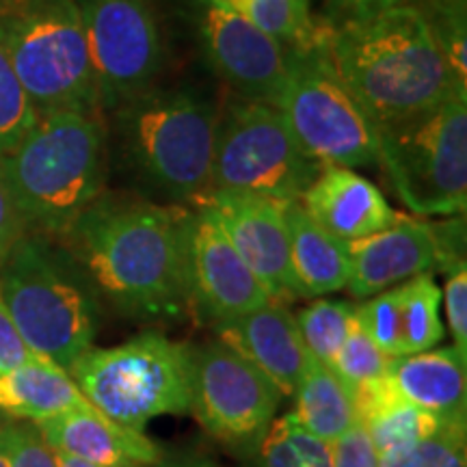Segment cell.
<instances>
[{
	"label": "cell",
	"instance_id": "8d00e7d4",
	"mask_svg": "<svg viewBox=\"0 0 467 467\" xmlns=\"http://www.w3.org/2000/svg\"><path fill=\"white\" fill-rule=\"evenodd\" d=\"M42 359L28 348L25 337L20 336L17 327L11 318L7 306H5L3 295H0V375L14 370V368L28 364V361Z\"/></svg>",
	"mask_w": 467,
	"mask_h": 467
},
{
	"label": "cell",
	"instance_id": "d4e9b609",
	"mask_svg": "<svg viewBox=\"0 0 467 467\" xmlns=\"http://www.w3.org/2000/svg\"><path fill=\"white\" fill-rule=\"evenodd\" d=\"M247 467H334V457L331 443L307 433L292 413H285L254 441Z\"/></svg>",
	"mask_w": 467,
	"mask_h": 467
},
{
	"label": "cell",
	"instance_id": "7c38bea8",
	"mask_svg": "<svg viewBox=\"0 0 467 467\" xmlns=\"http://www.w3.org/2000/svg\"><path fill=\"white\" fill-rule=\"evenodd\" d=\"M191 411L230 446H249L275 420L282 389L225 342L192 350Z\"/></svg>",
	"mask_w": 467,
	"mask_h": 467
},
{
	"label": "cell",
	"instance_id": "7bdbcfd3",
	"mask_svg": "<svg viewBox=\"0 0 467 467\" xmlns=\"http://www.w3.org/2000/svg\"><path fill=\"white\" fill-rule=\"evenodd\" d=\"M26 0H0V17L14 14L16 9H20Z\"/></svg>",
	"mask_w": 467,
	"mask_h": 467
},
{
	"label": "cell",
	"instance_id": "ee69618b",
	"mask_svg": "<svg viewBox=\"0 0 467 467\" xmlns=\"http://www.w3.org/2000/svg\"><path fill=\"white\" fill-rule=\"evenodd\" d=\"M0 467H9V461H7V457H5L3 451H0Z\"/></svg>",
	"mask_w": 467,
	"mask_h": 467
},
{
	"label": "cell",
	"instance_id": "9c48e42d",
	"mask_svg": "<svg viewBox=\"0 0 467 467\" xmlns=\"http://www.w3.org/2000/svg\"><path fill=\"white\" fill-rule=\"evenodd\" d=\"M271 107L318 165L359 169L381 162L379 126L337 78L323 39L312 48L288 50V72Z\"/></svg>",
	"mask_w": 467,
	"mask_h": 467
},
{
	"label": "cell",
	"instance_id": "8992f818",
	"mask_svg": "<svg viewBox=\"0 0 467 467\" xmlns=\"http://www.w3.org/2000/svg\"><path fill=\"white\" fill-rule=\"evenodd\" d=\"M11 66L37 115L100 113L78 0H26L0 17Z\"/></svg>",
	"mask_w": 467,
	"mask_h": 467
},
{
	"label": "cell",
	"instance_id": "d6a6232c",
	"mask_svg": "<svg viewBox=\"0 0 467 467\" xmlns=\"http://www.w3.org/2000/svg\"><path fill=\"white\" fill-rule=\"evenodd\" d=\"M0 451L9 467H58L55 451L46 443L37 424L28 420L7 418L0 424Z\"/></svg>",
	"mask_w": 467,
	"mask_h": 467
},
{
	"label": "cell",
	"instance_id": "836d02e7",
	"mask_svg": "<svg viewBox=\"0 0 467 467\" xmlns=\"http://www.w3.org/2000/svg\"><path fill=\"white\" fill-rule=\"evenodd\" d=\"M429 22L451 69L454 87L467 96V11H433Z\"/></svg>",
	"mask_w": 467,
	"mask_h": 467
},
{
	"label": "cell",
	"instance_id": "4dcf8cb0",
	"mask_svg": "<svg viewBox=\"0 0 467 467\" xmlns=\"http://www.w3.org/2000/svg\"><path fill=\"white\" fill-rule=\"evenodd\" d=\"M394 358L385 355L375 342L368 337L358 323V317H353L348 325L347 337H344L340 350H337L334 370L342 377V381L355 389L358 385L377 381L388 375V368Z\"/></svg>",
	"mask_w": 467,
	"mask_h": 467
},
{
	"label": "cell",
	"instance_id": "30bf717a",
	"mask_svg": "<svg viewBox=\"0 0 467 467\" xmlns=\"http://www.w3.org/2000/svg\"><path fill=\"white\" fill-rule=\"evenodd\" d=\"M320 167L301 150L271 104L238 96L219 110L213 191L254 195L285 206L301 200Z\"/></svg>",
	"mask_w": 467,
	"mask_h": 467
},
{
	"label": "cell",
	"instance_id": "f35d334b",
	"mask_svg": "<svg viewBox=\"0 0 467 467\" xmlns=\"http://www.w3.org/2000/svg\"><path fill=\"white\" fill-rule=\"evenodd\" d=\"M25 234V223H22L20 214H17L7 182H5L3 173H0V266L5 265V260L9 258V254Z\"/></svg>",
	"mask_w": 467,
	"mask_h": 467
},
{
	"label": "cell",
	"instance_id": "ffe728a7",
	"mask_svg": "<svg viewBox=\"0 0 467 467\" xmlns=\"http://www.w3.org/2000/svg\"><path fill=\"white\" fill-rule=\"evenodd\" d=\"M467 359L459 350L433 348L394 358L388 381L402 400L452 424L467 422Z\"/></svg>",
	"mask_w": 467,
	"mask_h": 467
},
{
	"label": "cell",
	"instance_id": "ab89813d",
	"mask_svg": "<svg viewBox=\"0 0 467 467\" xmlns=\"http://www.w3.org/2000/svg\"><path fill=\"white\" fill-rule=\"evenodd\" d=\"M433 11H467V0H431Z\"/></svg>",
	"mask_w": 467,
	"mask_h": 467
},
{
	"label": "cell",
	"instance_id": "b9f144b4",
	"mask_svg": "<svg viewBox=\"0 0 467 467\" xmlns=\"http://www.w3.org/2000/svg\"><path fill=\"white\" fill-rule=\"evenodd\" d=\"M165 467H217V465L210 463V461H206V459H180Z\"/></svg>",
	"mask_w": 467,
	"mask_h": 467
},
{
	"label": "cell",
	"instance_id": "1f68e13d",
	"mask_svg": "<svg viewBox=\"0 0 467 467\" xmlns=\"http://www.w3.org/2000/svg\"><path fill=\"white\" fill-rule=\"evenodd\" d=\"M355 317L368 337L389 358L405 355L400 320V285L370 296L355 307Z\"/></svg>",
	"mask_w": 467,
	"mask_h": 467
},
{
	"label": "cell",
	"instance_id": "6da1fadb",
	"mask_svg": "<svg viewBox=\"0 0 467 467\" xmlns=\"http://www.w3.org/2000/svg\"><path fill=\"white\" fill-rule=\"evenodd\" d=\"M191 213L134 197H98L63 241L98 295L130 318L165 323L191 312Z\"/></svg>",
	"mask_w": 467,
	"mask_h": 467
},
{
	"label": "cell",
	"instance_id": "2e32d148",
	"mask_svg": "<svg viewBox=\"0 0 467 467\" xmlns=\"http://www.w3.org/2000/svg\"><path fill=\"white\" fill-rule=\"evenodd\" d=\"M348 258L347 290L355 299H370L409 279L440 271L433 223L405 214L388 230L350 241Z\"/></svg>",
	"mask_w": 467,
	"mask_h": 467
},
{
	"label": "cell",
	"instance_id": "603a6c76",
	"mask_svg": "<svg viewBox=\"0 0 467 467\" xmlns=\"http://www.w3.org/2000/svg\"><path fill=\"white\" fill-rule=\"evenodd\" d=\"M353 399L358 409V422L366 429L377 454L424 440L443 426L452 424L402 400L388 377L358 385L353 389Z\"/></svg>",
	"mask_w": 467,
	"mask_h": 467
},
{
	"label": "cell",
	"instance_id": "484cf974",
	"mask_svg": "<svg viewBox=\"0 0 467 467\" xmlns=\"http://www.w3.org/2000/svg\"><path fill=\"white\" fill-rule=\"evenodd\" d=\"M227 3L288 50L312 48L323 39V26L314 22L309 0H227Z\"/></svg>",
	"mask_w": 467,
	"mask_h": 467
},
{
	"label": "cell",
	"instance_id": "60d3db41",
	"mask_svg": "<svg viewBox=\"0 0 467 467\" xmlns=\"http://www.w3.org/2000/svg\"><path fill=\"white\" fill-rule=\"evenodd\" d=\"M55 454H57V465L58 467H100V465L89 463V461L69 457V454H63V452H55Z\"/></svg>",
	"mask_w": 467,
	"mask_h": 467
},
{
	"label": "cell",
	"instance_id": "44dd1931",
	"mask_svg": "<svg viewBox=\"0 0 467 467\" xmlns=\"http://www.w3.org/2000/svg\"><path fill=\"white\" fill-rule=\"evenodd\" d=\"M290 262L299 296H323L344 290L350 275L348 243L323 230L299 202L285 203Z\"/></svg>",
	"mask_w": 467,
	"mask_h": 467
},
{
	"label": "cell",
	"instance_id": "3957f363",
	"mask_svg": "<svg viewBox=\"0 0 467 467\" xmlns=\"http://www.w3.org/2000/svg\"><path fill=\"white\" fill-rule=\"evenodd\" d=\"M107 130L100 113L42 115L14 150L0 156L11 200L26 234L63 238L100 197Z\"/></svg>",
	"mask_w": 467,
	"mask_h": 467
},
{
	"label": "cell",
	"instance_id": "f546056e",
	"mask_svg": "<svg viewBox=\"0 0 467 467\" xmlns=\"http://www.w3.org/2000/svg\"><path fill=\"white\" fill-rule=\"evenodd\" d=\"M39 119L31 98L17 78L0 33V156L16 148Z\"/></svg>",
	"mask_w": 467,
	"mask_h": 467
},
{
	"label": "cell",
	"instance_id": "7a4b0ae2",
	"mask_svg": "<svg viewBox=\"0 0 467 467\" xmlns=\"http://www.w3.org/2000/svg\"><path fill=\"white\" fill-rule=\"evenodd\" d=\"M323 46L337 78L379 128L426 113L459 93L429 16L411 3L325 25Z\"/></svg>",
	"mask_w": 467,
	"mask_h": 467
},
{
	"label": "cell",
	"instance_id": "83f0119b",
	"mask_svg": "<svg viewBox=\"0 0 467 467\" xmlns=\"http://www.w3.org/2000/svg\"><path fill=\"white\" fill-rule=\"evenodd\" d=\"M355 307L350 301H327L318 299L309 303L296 314L303 344L307 353L327 366H334L337 350L347 337L348 325L355 317Z\"/></svg>",
	"mask_w": 467,
	"mask_h": 467
},
{
	"label": "cell",
	"instance_id": "ba28073f",
	"mask_svg": "<svg viewBox=\"0 0 467 467\" xmlns=\"http://www.w3.org/2000/svg\"><path fill=\"white\" fill-rule=\"evenodd\" d=\"M381 162L396 195L418 217H457L467 208V98L379 128Z\"/></svg>",
	"mask_w": 467,
	"mask_h": 467
},
{
	"label": "cell",
	"instance_id": "277c9868",
	"mask_svg": "<svg viewBox=\"0 0 467 467\" xmlns=\"http://www.w3.org/2000/svg\"><path fill=\"white\" fill-rule=\"evenodd\" d=\"M0 295L37 358L69 372L91 348L100 299L83 266L55 238L25 234L0 266Z\"/></svg>",
	"mask_w": 467,
	"mask_h": 467
},
{
	"label": "cell",
	"instance_id": "4fadbf2b",
	"mask_svg": "<svg viewBox=\"0 0 467 467\" xmlns=\"http://www.w3.org/2000/svg\"><path fill=\"white\" fill-rule=\"evenodd\" d=\"M203 55L238 96L273 104L288 72V48L227 0H192Z\"/></svg>",
	"mask_w": 467,
	"mask_h": 467
},
{
	"label": "cell",
	"instance_id": "52a82bcc",
	"mask_svg": "<svg viewBox=\"0 0 467 467\" xmlns=\"http://www.w3.org/2000/svg\"><path fill=\"white\" fill-rule=\"evenodd\" d=\"M192 350L161 334H141L113 348H89L69 377L102 416L143 431L154 418L191 411Z\"/></svg>",
	"mask_w": 467,
	"mask_h": 467
},
{
	"label": "cell",
	"instance_id": "f1b7e54d",
	"mask_svg": "<svg viewBox=\"0 0 467 467\" xmlns=\"http://www.w3.org/2000/svg\"><path fill=\"white\" fill-rule=\"evenodd\" d=\"M379 467H467L465 426L448 424L424 440L379 454Z\"/></svg>",
	"mask_w": 467,
	"mask_h": 467
},
{
	"label": "cell",
	"instance_id": "5b68a950",
	"mask_svg": "<svg viewBox=\"0 0 467 467\" xmlns=\"http://www.w3.org/2000/svg\"><path fill=\"white\" fill-rule=\"evenodd\" d=\"M134 167L162 195L200 203L213 191L219 107L192 89L141 93L115 110Z\"/></svg>",
	"mask_w": 467,
	"mask_h": 467
},
{
	"label": "cell",
	"instance_id": "cb8c5ba5",
	"mask_svg": "<svg viewBox=\"0 0 467 467\" xmlns=\"http://www.w3.org/2000/svg\"><path fill=\"white\" fill-rule=\"evenodd\" d=\"M295 416L307 433L334 443L358 424L353 389L331 366L309 355L295 388Z\"/></svg>",
	"mask_w": 467,
	"mask_h": 467
},
{
	"label": "cell",
	"instance_id": "4316f807",
	"mask_svg": "<svg viewBox=\"0 0 467 467\" xmlns=\"http://www.w3.org/2000/svg\"><path fill=\"white\" fill-rule=\"evenodd\" d=\"M441 288L433 275H420L400 284V320L405 355L433 350L446 331L440 317Z\"/></svg>",
	"mask_w": 467,
	"mask_h": 467
},
{
	"label": "cell",
	"instance_id": "ac0fdd59",
	"mask_svg": "<svg viewBox=\"0 0 467 467\" xmlns=\"http://www.w3.org/2000/svg\"><path fill=\"white\" fill-rule=\"evenodd\" d=\"M214 329L221 342L258 366L284 396L295 394L309 353L295 314L284 303L268 301L266 306L217 323Z\"/></svg>",
	"mask_w": 467,
	"mask_h": 467
},
{
	"label": "cell",
	"instance_id": "e0dca14e",
	"mask_svg": "<svg viewBox=\"0 0 467 467\" xmlns=\"http://www.w3.org/2000/svg\"><path fill=\"white\" fill-rule=\"evenodd\" d=\"M299 203L323 230L347 243L388 230L402 217L377 184L355 169L337 165L320 167Z\"/></svg>",
	"mask_w": 467,
	"mask_h": 467
},
{
	"label": "cell",
	"instance_id": "f6af8a7d",
	"mask_svg": "<svg viewBox=\"0 0 467 467\" xmlns=\"http://www.w3.org/2000/svg\"><path fill=\"white\" fill-rule=\"evenodd\" d=\"M5 420H7V418H5V416H3V413H0V424H3V422H5Z\"/></svg>",
	"mask_w": 467,
	"mask_h": 467
},
{
	"label": "cell",
	"instance_id": "5bb4252c",
	"mask_svg": "<svg viewBox=\"0 0 467 467\" xmlns=\"http://www.w3.org/2000/svg\"><path fill=\"white\" fill-rule=\"evenodd\" d=\"M191 309L213 325L236 318L271 301L247 262L241 258L223 225L206 203L189 217L186 236Z\"/></svg>",
	"mask_w": 467,
	"mask_h": 467
},
{
	"label": "cell",
	"instance_id": "7402d4cb",
	"mask_svg": "<svg viewBox=\"0 0 467 467\" xmlns=\"http://www.w3.org/2000/svg\"><path fill=\"white\" fill-rule=\"evenodd\" d=\"M96 409L85 399L67 370L46 359H35L0 375V413L11 420H42Z\"/></svg>",
	"mask_w": 467,
	"mask_h": 467
},
{
	"label": "cell",
	"instance_id": "d590c367",
	"mask_svg": "<svg viewBox=\"0 0 467 467\" xmlns=\"http://www.w3.org/2000/svg\"><path fill=\"white\" fill-rule=\"evenodd\" d=\"M334 467H379V454L359 422L331 443Z\"/></svg>",
	"mask_w": 467,
	"mask_h": 467
},
{
	"label": "cell",
	"instance_id": "d6986e66",
	"mask_svg": "<svg viewBox=\"0 0 467 467\" xmlns=\"http://www.w3.org/2000/svg\"><path fill=\"white\" fill-rule=\"evenodd\" d=\"M35 424L52 451L93 465L141 467L161 461V448L143 431L117 424L98 409H78Z\"/></svg>",
	"mask_w": 467,
	"mask_h": 467
},
{
	"label": "cell",
	"instance_id": "8fae6325",
	"mask_svg": "<svg viewBox=\"0 0 467 467\" xmlns=\"http://www.w3.org/2000/svg\"><path fill=\"white\" fill-rule=\"evenodd\" d=\"M100 110L115 113L150 91L165 66V44L148 0H78Z\"/></svg>",
	"mask_w": 467,
	"mask_h": 467
},
{
	"label": "cell",
	"instance_id": "e575fe53",
	"mask_svg": "<svg viewBox=\"0 0 467 467\" xmlns=\"http://www.w3.org/2000/svg\"><path fill=\"white\" fill-rule=\"evenodd\" d=\"M443 303L451 325L454 348L461 358L467 359V271L465 266L448 273V282L443 285Z\"/></svg>",
	"mask_w": 467,
	"mask_h": 467
},
{
	"label": "cell",
	"instance_id": "74e56055",
	"mask_svg": "<svg viewBox=\"0 0 467 467\" xmlns=\"http://www.w3.org/2000/svg\"><path fill=\"white\" fill-rule=\"evenodd\" d=\"M409 0H327V26H337L342 22L361 20L379 11L399 7Z\"/></svg>",
	"mask_w": 467,
	"mask_h": 467
},
{
	"label": "cell",
	"instance_id": "9a60e30c",
	"mask_svg": "<svg viewBox=\"0 0 467 467\" xmlns=\"http://www.w3.org/2000/svg\"><path fill=\"white\" fill-rule=\"evenodd\" d=\"M202 203L213 208L241 258L265 285L271 301L299 299L290 262V230L284 203L254 195L213 191Z\"/></svg>",
	"mask_w": 467,
	"mask_h": 467
}]
</instances>
